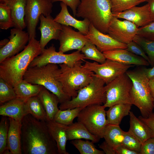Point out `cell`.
I'll list each match as a JSON object with an SVG mask.
<instances>
[{
  "label": "cell",
  "mask_w": 154,
  "mask_h": 154,
  "mask_svg": "<svg viewBox=\"0 0 154 154\" xmlns=\"http://www.w3.org/2000/svg\"><path fill=\"white\" fill-rule=\"evenodd\" d=\"M21 143L23 154H58L46 121L38 120L30 114L21 121Z\"/></svg>",
  "instance_id": "1"
},
{
  "label": "cell",
  "mask_w": 154,
  "mask_h": 154,
  "mask_svg": "<svg viewBox=\"0 0 154 154\" xmlns=\"http://www.w3.org/2000/svg\"><path fill=\"white\" fill-rule=\"evenodd\" d=\"M41 51L39 41L32 38L21 52L0 63V78L13 87L23 79L30 64Z\"/></svg>",
  "instance_id": "2"
},
{
  "label": "cell",
  "mask_w": 154,
  "mask_h": 154,
  "mask_svg": "<svg viewBox=\"0 0 154 154\" xmlns=\"http://www.w3.org/2000/svg\"><path fill=\"white\" fill-rule=\"evenodd\" d=\"M60 68L56 64L29 67L23 79L33 84L41 85L56 95L61 104L71 99L64 91L58 77Z\"/></svg>",
  "instance_id": "3"
},
{
  "label": "cell",
  "mask_w": 154,
  "mask_h": 154,
  "mask_svg": "<svg viewBox=\"0 0 154 154\" xmlns=\"http://www.w3.org/2000/svg\"><path fill=\"white\" fill-rule=\"evenodd\" d=\"M76 16L87 19L98 30L106 34L113 17L111 0H80Z\"/></svg>",
  "instance_id": "4"
},
{
  "label": "cell",
  "mask_w": 154,
  "mask_h": 154,
  "mask_svg": "<svg viewBox=\"0 0 154 154\" xmlns=\"http://www.w3.org/2000/svg\"><path fill=\"white\" fill-rule=\"evenodd\" d=\"M126 73L132 82L130 95L133 104L138 108L142 117L147 118L153 112L154 106V99L149 86V79L143 68L127 70Z\"/></svg>",
  "instance_id": "5"
},
{
  "label": "cell",
  "mask_w": 154,
  "mask_h": 154,
  "mask_svg": "<svg viewBox=\"0 0 154 154\" xmlns=\"http://www.w3.org/2000/svg\"><path fill=\"white\" fill-rule=\"evenodd\" d=\"M83 61L70 67L59 64L58 79L64 92L71 98L76 97L78 90L88 85L92 80L94 73L82 66Z\"/></svg>",
  "instance_id": "6"
},
{
  "label": "cell",
  "mask_w": 154,
  "mask_h": 154,
  "mask_svg": "<svg viewBox=\"0 0 154 154\" xmlns=\"http://www.w3.org/2000/svg\"><path fill=\"white\" fill-rule=\"evenodd\" d=\"M105 84L102 80L94 74L91 82L78 90L76 97L60 104L59 106V109L84 108L94 104H104L106 101Z\"/></svg>",
  "instance_id": "7"
},
{
  "label": "cell",
  "mask_w": 154,
  "mask_h": 154,
  "mask_svg": "<svg viewBox=\"0 0 154 154\" xmlns=\"http://www.w3.org/2000/svg\"><path fill=\"white\" fill-rule=\"evenodd\" d=\"M105 108L103 105L98 104L83 108L77 117V121L82 124L93 135L103 138L108 124Z\"/></svg>",
  "instance_id": "8"
},
{
  "label": "cell",
  "mask_w": 154,
  "mask_h": 154,
  "mask_svg": "<svg viewBox=\"0 0 154 154\" xmlns=\"http://www.w3.org/2000/svg\"><path fill=\"white\" fill-rule=\"evenodd\" d=\"M132 85L131 79L126 73L106 84L104 86L106 101L104 106L106 108L119 104L133 105L130 95Z\"/></svg>",
  "instance_id": "9"
},
{
  "label": "cell",
  "mask_w": 154,
  "mask_h": 154,
  "mask_svg": "<svg viewBox=\"0 0 154 154\" xmlns=\"http://www.w3.org/2000/svg\"><path fill=\"white\" fill-rule=\"evenodd\" d=\"M77 50L70 54L57 52L54 45L42 50L40 54L36 57L29 67L40 66L48 64H65L72 67L85 59L84 55Z\"/></svg>",
  "instance_id": "10"
},
{
  "label": "cell",
  "mask_w": 154,
  "mask_h": 154,
  "mask_svg": "<svg viewBox=\"0 0 154 154\" xmlns=\"http://www.w3.org/2000/svg\"><path fill=\"white\" fill-rule=\"evenodd\" d=\"M51 0H26L25 21L29 40L36 37V29L41 15L46 17L52 11Z\"/></svg>",
  "instance_id": "11"
},
{
  "label": "cell",
  "mask_w": 154,
  "mask_h": 154,
  "mask_svg": "<svg viewBox=\"0 0 154 154\" xmlns=\"http://www.w3.org/2000/svg\"><path fill=\"white\" fill-rule=\"evenodd\" d=\"M84 67L93 72L97 76L102 80L106 84L125 73L134 65L122 64L108 59L103 63L91 62L84 60Z\"/></svg>",
  "instance_id": "12"
},
{
  "label": "cell",
  "mask_w": 154,
  "mask_h": 154,
  "mask_svg": "<svg viewBox=\"0 0 154 154\" xmlns=\"http://www.w3.org/2000/svg\"><path fill=\"white\" fill-rule=\"evenodd\" d=\"M138 28L129 21H121L113 16L109 25L107 33L116 40L127 44L133 41L137 35Z\"/></svg>",
  "instance_id": "13"
},
{
  "label": "cell",
  "mask_w": 154,
  "mask_h": 154,
  "mask_svg": "<svg viewBox=\"0 0 154 154\" xmlns=\"http://www.w3.org/2000/svg\"><path fill=\"white\" fill-rule=\"evenodd\" d=\"M10 33L8 42L0 49V63L23 50L29 41V34L23 30L14 28L11 30Z\"/></svg>",
  "instance_id": "14"
},
{
  "label": "cell",
  "mask_w": 154,
  "mask_h": 154,
  "mask_svg": "<svg viewBox=\"0 0 154 154\" xmlns=\"http://www.w3.org/2000/svg\"><path fill=\"white\" fill-rule=\"evenodd\" d=\"M62 25L58 39L60 42L59 51L64 53L73 50L81 51L88 39L85 35L75 31L69 26Z\"/></svg>",
  "instance_id": "15"
},
{
  "label": "cell",
  "mask_w": 154,
  "mask_h": 154,
  "mask_svg": "<svg viewBox=\"0 0 154 154\" xmlns=\"http://www.w3.org/2000/svg\"><path fill=\"white\" fill-rule=\"evenodd\" d=\"M88 39L94 44L101 52L117 48H127V44L121 43L108 34L103 33L90 23L89 31L85 35Z\"/></svg>",
  "instance_id": "16"
},
{
  "label": "cell",
  "mask_w": 154,
  "mask_h": 154,
  "mask_svg": "<svg viewBox=\"0 0 154 154\" xmlns=\"http://www.w3.org/2000/svg\"><path fill=\"white\" fill-rule=\"evenodd\" d=\"M118 19L129 21L138 28L142 27L153 21L149 4L141 7L134 6L123 12L113 14Z\"/></svg>",
  "instance_id": "17"
},
{
  "label": "cell",
  "mask_w": 154,
  "mask_h": 154,
  "mask_svg": "<svg viewBox=\"0 0 154 154\" xmlns=\"http://www.w3.org/2000/svg\"><path fill=\"white\" fill-rule=\"evenodd\" d=\"M39 20L40 23L38 29L41 33L39 44L42 50L50 40L58 39L62 25L55 21L50 15L46 17L41 15Z\"/></svg>",
  "instance_id": "18"
},
{
  "label": "cell",
  "mask_w": 154,
  "mask_h": 154,
  "mask_svg": "<svg viewBox=\"0 0 154 154\" xmlns=\"http://www.w3.org/2000/svg\"><path fill=\"white\" fill-rule=\"evenodd\" d=\"M103 53L106 59L124 64L147 66L150 65L143 58L133 53L127 49H115L104 52Z\"/></svg>",
  "instance_id": "19"
},
{
  "label": "cell",
  "mask_w": 154,
  "mask_h": 154,
  "mask_svg": "<svg viewBox=\"0 0 154 154\" xmlns=\"http://www.w3.org/2000/svg\"><path fill=\"white\" fill-rule=\"evenodd\" d=\"M60 6V11L54 20L62 25L73 27L84 35H86L89 31L90 22L86 19L81 21L73 17L69 13L67 6L63 3L61 2Z\"/></svg>",
  "instance_id": "20"
},
{
  "label": "cell",
  "mask_w": 154,
  "mask_h": 154,
  "mask_svg": "<svg viewBox=\"0 0 154 154\" xmlns=\"http://www.w3.org/2000/svg\"><path fill=\"white\" fill-rule=\"evenodd\" d=\"M29 113L25 101L16 98L0 106V115L11 118L21 122L23 117Z\"/></svg>",
  "instance_id": "21"
},
{
  "label": "cell",
  "mask_w": 154,
  "mask_h": 154,
  "mask_svg": "<svg viewBox=\"0 0 154 154\" xmlns=\"http://www.w3.org/2000/svg\"><path fill=\"white\" fill-rule=\"evenodd\" d=\"M46 123L50 133L56 143L58 154H69L66 149L67 126L54 120L47 121Z\"/></svg>",
  "instance_id": "22"
},
{
  "label": "cell",
  "mask_w": 154,
  "mask_h": 154,
  "mask_svg": "<svg viewBox=\"0 0 154 154\" xmlns=\"http://www.w3.org/2000/svg\"><path fill=\"white\" fill-rule=\"evenodd\" d=\"M9 126L7 148L11 154H22L21 143V122L8 117Z\"/></svg>",
  "instance_id": "23"
},
{
  "label": "cell",
  "mask_w": 154,
  "mask_h": 154,
  "mask_svg": "<svg viewBox=\"0 0 154 154\" xmlns=\"http://www.w3.org/2000/svg\"><path fill=\"white\" fill-rule=\"evenodd\" d=\"M4 3L10 10L13 27L23 30L26 27L25 21L26 0H7Z\"/></svg>",
  "instance_id": "24"
},
{
  "label": "cell",
  "mask_w": 154,
  "mask_h": 154,
  "mask_svg": "<svg viewBox=\"0 0 154 154\" xmlns=\"http://www.w3.org/2000/svg\"><path fill=\"white\" fill-rule=\"evenodd\" d=\"M38 96L46 111L47 121L53 120L59 110L58 105L60 102L58 98L44 87Z\"/></svg>",
  "instance_id": "25"
},
{
  "label": "cell",
  "mask_w": 154,
  "mask_h": 154,
  "mask_svg": "<svg viewBox=\"0 0 154 154\" xmlns=\"http://www.w3.org/2000/svg\"><path fill=\"white\" fill-rule=\"evenodd\" d=\"M129 116L130 126L128 131L133 135L142 144L152 137L151 130L149 127L133 112L130 111Z\"/></svg>",
  "instance_id": "26"
},
{
  "label": "cell",
  "mask_w": 154,
  "mask_h": 154,
  "mask_svg": "<svg viewBox=\"0 0 154 154\" xmlns=\"http://www.w3.org/2000/svg\"><path fill=\"white\" fill-rule=\"evenodd\" d=\"M66 132L68 140L85 139L95 143L100 139L91 133L82 124L78 121L67 126Z\"/></svg>",
  "instance_id": "27"
},
{
  "label": "cell",
  "mask_w": 154,
  "mask_h": 154,
  "mask_svg": "<svg viewBox=\"0 0 154 154\" xmlns=\"http://www.w3.org/2000/svg\"><path fill=\"white\" fill-rule=\"evenodd\" d=\"M132 105L129 104H119L109 107L106 111L108 124L119 125L123 118L129 115Z\"/></svg>",
  "instance_id": "28"
},
{
  "label": "cell",
  "mask_w": 154,
  "mask_h": 154,
  "mask_svg": "<svg viewBox=\"0 0 154 154\" xmlns=\"http://www.w3.org/2000/svg\"><path fill=\"white\" fill-rule=\"evenodd\" d=\"M44 86L33 84L23 79L13 87L17 98L25 101L33 97L37 96Z\"/></svg>",
  "instance_id": "29"
},
{
  "label": "cell",
  "mask_w": 154,
  "mask_h": 154,
  "mask_svg": "<svg viewBox=\"0 0 154 154\" xmlns=\"http://www.w3.org/2000/svg\"><path fill=\"white\" fill-rule=\"evenodd\" d=\"M124 132L119 125L108 124L105 129L103 138L115 149L118 146L122 145Z\"/></svg>",
  "instance_id": "30"
},
{
  "label": "cell",
  "mask_w": 154,
  "mask_h": 154,
  "mask_svg": "<svg viewBox=\"0 0 154 154\" xmlns=\"http://www.w3.org/2000/svg\"><path fill=\"white\" fill-rule=\"evenodd\" d=\"M29 114L37 119L46 121V114L38 95L31 97L25 101Z\"/></svg>",
  "instance_id": "31"
},
{
  "label": "cell",
  "mask_w": 154,
  "mask_h": 154,
  "mask_svg": "<svg viewBox=\"0 0 154 154\" xmlns=\"http://www.w3.org/2000/svg\"><path fill=\"white\" fill-rule=\"evenodd\" d=\"M82 108L77 107L64 110L59 109L55 115L53 120L67 126L73 123L74 119L77 117Z\"/></svg>",
  "instance_id": "32"
},
{
  "label": "cell",
  "mask_w": 154,
  "mask_h": 154,
  "mask_svg": "<svg viewBox=\"0 0 154 154\" xmlns=\"http://www.w3.org/2000/svg\"><path fill=\"white\" fill-rule=\"evenodd\" d=\"M81 52L85 57V59L94 61L100 63H103L106 59L103 53L89 40L82 48Z\"/></svg>",
  "instance_id": "33"
},
{
  "label": "cell",
  "mask_w": 154,
  "mask_h": 154,
  "mask_svg": "<svg viewBox=\"0 0 154 154\" xmlns=\"http://www.w3.org/2000/svg\"><path fill=\"white\" fill-rule=\"evenodd\" d=\"M71 143L77 149L81 154H104L103 151L97 149L92 141L82 139L72 140Z\"/></svg>",
  "instance_id": "34"
},
{
  "label": "cell",
  "mask_w": 154,
  "mask_h": 154,
  "mask_svg": "<svg viewBox=\"0 0 154 154\" xmlns=\"http://www.w3.org/2000/svg\"><path fill=\"white\" fill-rule=\"evenodd\" d=\"M112 14L121 12L136 6L147 0H111Z\"/></svg>",
  "instance_id": "35"
},
{
  "label": "cell",
  "mask_w": 154,
  "mask_h": 154,
  "mask_svg": "<svg viewBox=\"0 0 154 154\" xmlns=\"http://www.w3.org/2000/svg\"><path fill=\"white\" fill-rule=\"evenodd\" d=\"M143 48L147 56L152 67L154 65V41L149 40L137 35L133 40Z\"/></svg>",
  "instance_id": "36"
},
{
  "label": "cell",
  "mask_w": 154,
  "mask_h": 154,
  "mask_svg": "<svg viewBox=\"0 0 154 154\" xmlns=\"http://www.w3.org/2000/svg\"><path fill=\"white\" fill-rule=\"evenodd\" d=\"M17 98L13 87L0 78V104L1 105Z\"/></svg>",
  "instance_id": "37"
},
{
  "label": "cell",
  "mask_w": 154,
  "mask_h": 154,
  "mask_svg": "<svg viewBox=\"0 0 154 154\" xmlns=\"http://www.w3.org/2000/svg\"><path fill=\"white\" fill-rule=\"evenodd\" d=\"M13 27L10 10L5 3H0V28L7 30Z\"/></svg>",
  "instance_id": "38"
},
{
  "label": "cell",
  "mask_w": 154,
  "mask_h": 154,
  "mask_svg": "<svg viewBox=\"0 0 154 154\" xmlns=\"http://www.w3.org/2000/svg\"><path fill=\"white\" fill-rule=\"evenodd\" d=\"M9 121L7 117L2 116L0 122V154L7 148Z\"/></svg>",
  "instance_id": "39"
},
{
  "label": "cell",
  "mask_w": 154,
  "mask_h": 154,
  "mask_svg": "<svg viewBox=\"0 0 154 154\" xmlns=\"http://www.w3.org/2000/svg\"><path fill=\"white\" fill-rule=\"evenodd\" d=\"M122 145L130 149L140 153L141 143L128 131L124 132V138Z\"/></svg>",
  "instance_id": "40"
},
{
  "label": "cell",
  "mask_w": 154,
  "mask_h": 154,
  "mask_svg": "<svg viewBox=\"0 0 154 154\" xmlns=\"http://www.w3.org/2000/svg\"><path fill=\"white\" fill-rule=\"evenodd\" d=\"M137 35L147 39L154 41V21L139 28Z\"/></svg>",
  "instance_id": "41"
},
{
  "label": "cell",
  "mask_w": 154,
  "mask_h": 154,
  "mask_svg": "<svg viewBox=\"0 0 154 154\" xmlns=\"http://www.w3.org/2000/svg\"><path fill=\"white\" fill-rule=\"evenodd\" d=\"M126 49L133 53L143 58L150 64L149 59L143 50L135 41L133 40L127 44Z\"/></svg>",
  "instance_id": "42"
},
{
  "label": "cell",
  "mask_w": 154,
  "mask_h": 154,
  "mask_svg": "<svg viewBox=\"0 0 154 154\" xmlns=\"http://www.w3.org/2000/svg\"><path fill=\"white\" fill-rule=\"evenodd\" d=\"M140 154H154V137L150 138L141 144Z\"/></svg>",
  "instance_id": "43"
},
{
  "label": "cell",
  "mask_w": 154,
  "mask_h": 154,
  "mask_svg": "<svg viewBox=\"0 0 154 154\" xmlns=\"http://www.w3.org/2000/svg\"><path fill=\"white\" fill-rule=\"evenodd\" d=\"M52 3L60 1L69 6L72 10L74 16H76L77 8L80 2V0H51Z\"/></svg>",
  "instance_id": "44"
},
{
  "label": "cell",
  "mask_w": 154,
  "mask_h": 154,
  "mask_svg": "<svg viewBox=\"0 0 154 154\" xmlns=\"http://www.w3.org/2000/svg\"><path fill=\"white\" fill-rule=\"evenodd\" d=\"M138 118L150 129L152 133V137H154V113L152 112L147 118L140 116Z\"/></svg>",
  "instance_id": "45"
},
{
  "label": "cell",
  "mask_w": 154,
  "mask_h": 154,
  "mask_svg": "<svg viewBox=\"0 0 154 154\" xmlns=\"http://www.w3.org/2000/svg\"><path fill=\"white\" fill-rule=\"evenodd\" d=\"M116 154H140L139 152L130 149L122 145L115 148Z\"/></svg>",
  "instance_id": "46"
},
{
  "label": "cell",
  "mask_w": 154,
  "mask_h": 154,
  "mask_svg": "<svg viewBox=\"0 0 154 154\" xmlns=\"http://www.w3.org/2000/svg\"><path fill=\"white\" fill-rule=\"evenodd\" d=\"M99 147L106 154H116L115 148L105 140L99 145Z\"/></svg>",
  "instance_id": "47"
},
{
  "label": "cell",
  "mask_w": 154,
  "mask_h": 154,
  "mask_svg": "<svg viewBox=\"0 0 154 154\" xmlns=\"http://www.w3.org/2000/svg\"><path fill=\"white\" fill-rule=\"evenodd\" d=\"M143 70L147 78L149 79L154 76V65L152 68H143Z\"/></svg>",
  "instance_id": "48"
},
{
  "label": "cell",
  "mask_w": 154,
  "mask_h": 154,
  "mask_svg": "<svg viewBox=\"0 0 154 154\" xmlns=\"http://www.w3.org/2000/svg\"><path fill=\"white\" fill-rule=\"evenodd\" d=\"M148 84L151 94L154 99V76L149 79Z\"/></svg>",
  "instance_id": "49"
},
{
  "label": "cell",
  "mask_w": 154,
  "mask_h": 154,
  "mask_svg": "<svg viewBox=\"0 0 154 154\" xmlns=\"http://www.w3.org/2000/svg\"><path fill=\"white\" fill-rule=\"evenodd\" d=\"M149 4L153 21H154V0H147Z\"/></svg>",
  "instance_id": "50"
},
{
  "label": "cell",
  "mask_w": 154,
  "mask_h": 154,
  "mask_svg": "<svg viewBox=\"0 0 154 154\" xmlns=\"http://www.w3.org/2000/svg\"><path fill=\"white\" fill-rule=\"evenodd\" d=\"M9 40V39L5 38L0 42V48H1L6 45Z\"/></svg>",
  "instance_id": "51"
},
{
  "label": "cell",
  "mask_w": 154,
  "mask_h": 154,
  "mask_svg": "<svg viewBox=\"0 0 154 154\" xmlns=\"http://www.w3.org/2000/svg\"><path fill=\"white\" fill-rule=\"evenodd\" d=\"M3 154H11L10 151L7 148L5 150L3 153Z\"/></svg>",
  "instance_id": "52"
},
{
  "label": "cell",
  "mask_w": 154,
  "mask_h": 154,
  "mask_svg": "<svg viewBox=\"0 0 154 154\" xmlns=\"http://www.w3.org/2000/svg\"><path fill=\"white\" fill-rule=\"evenodd\" d=\"M7 0H0V3H4Z\"/></svg>",
  "instance_id": "53"
},
{
  "label": "cell",
  "mask_w": 154,
  "mask_h": 154,
  "mask_svg": "<svg viewBox=\"0 0 154 154\" xmlns=\"http://www.w3.org/2000/svg\"><path fill=\"white\" fill-rule=\"evenodd\" d=\"M153 110H154V106H153ZM154 113V112H153Z\"/></svg>",
  "instance_id": "54"
}]
</instances>
